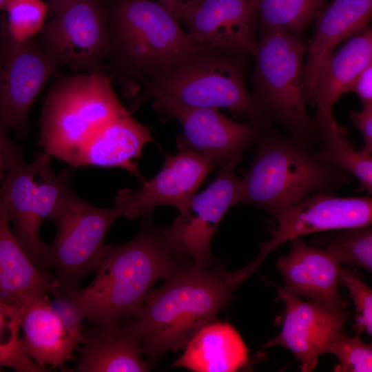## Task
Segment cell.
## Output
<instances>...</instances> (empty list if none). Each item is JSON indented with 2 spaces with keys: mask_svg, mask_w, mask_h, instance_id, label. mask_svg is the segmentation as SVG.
<instances>
[{
  "mask_svg": "<svg viewBox=\"0 0 372 372\" xmlns=\"http://www.w3.org/2000/svg\"><path fill=\"white\" fill-rule=\"evenodd\" d=\"M144 218L138 234L106 245L96 276L86 287L63 296L83 318L111 327L137 316L154 284L181 267L161 229Z\"/></svg>",
  "mask_w": 372,
  "mask_h": 372,
  "instance_id": "1",
  "label": "cell"
},
{
  "mask_svg": "<svg viewBox=\"0 0 372 372\" xmlns=\"http://www.w3.org/2000/svg\"><path fill=\"white\" fill-rule=\"evenodd\" d=\"M147 296L137 316L128 320L149 366L165 353L185 347L230 302L241 282L234 271L181 266Z\"/></svg>",
  "mask_w": 372,
  "mask_h": 372,
  "instance_id": "2",
  "label": "cell"
},
{
  "mask_svg": "<svg viewBox=\"0 0 372 372\" xmlns=\"http://www.w3.org/2000/svg\"><path fill=\"white\" fill-rule=\"evenodd\" d=\"M257 139L255 157L240 179V202L275 216L313 195L333 194L349 183V174L322 159L309 142L262 129Z\"/></svg>",
  "mask_w": 372,
  "mask_h": 372,
  "instance_id": "3",
  "label": "cell"
},
{
  "mask_svg": "<svg viewBox=\"0 0 372 372\" xmlns=\"http://www.w3.org/2000/svg\"><path fill=\"white\" fill-rule=\"evenodd\" d=\"M247 58L224 51L195 46L169 61L143 83V94L131 110L153 95L170 96L185 105L226 108L262 129L271 118L262 110L245 84Z\"/></svg>",
  "mask_w": 372,
  "mask_h": 372,
  "instance_id": "4",
  "label": "cell"
},
{
  "mask_svg": "<svg viewBox=\"0 0 372 372\" xmlns=\"http://www.w3.org/2000/svg\"><path fill=\"white\" fill-rule=\"evenodd\" d=\"M0 211L12 223L14 236L31 260L49 273V247L40 240L39 230L74 194L70 186L72 172L55 173L51 156L44 152L25 163L22 147L10 140L8 130L0 127Z\"/></svg>",
  "mask_w": 372,
  "mask_h": 372,
  "instance_id": "5",
  "label": "cell"
},
{
  "mask_svg": "<svg viewBox=\"0 0 372 372\" xmlns=\"http://www.w3.org/2000/svg\"><path fill=\"white\" fill-rule=\"evenodd\" d=\"M127 111L101 71L62 79L45 99L39 144L51 157L79 167L81 154L91 138Z\"/></svg>",
  "mask_w": 372,
  "mask_h": 372,
  "instance_id": "6",
  "label": "cell"
},
{
  "mask_svg": "<svg viewBox=\"0 0 372 372\" xmlns=\"http://www.w3.org/2000/svg\"><path fill=\"white\" fill-rule=\"evenodd\" d=\"M179 21L151 0H116L110 12L112 70L129 92L195 45Z\"/></svg>",
  "mask_w": 372,
  "mask_h": 372,
  "instance_id": "7",
  "label": "cell"
},
{
  "mask_svg": "<svg viewBox=\"0 0 372 372\" xmlns=\"http://www.w3.org/2000/svg\"><path fill=\"white\" fill-rule=\"evenodd\" d=\"M260 30L254 54L255 99L262 110L298 138L310 143L322 134L309 116L301 37L278 29Z\"/></svg>",
  "mask_w": 372,
  "mask_h": 372,
  "instance_id": "8",
  "label": "cell"
},
{
  "mask_svg": "<svg viewBox=\"0 0 372 372\" xmlns=\"http://www.w3.org/2000/svg\"><path fill=\"white\" fill-rule=\"evenodd\" d=\"M121 216L123 211L117 205L98 207L74 193L53 218L56 233L48 245L49 260L62 296L78 290L82 279L97 271L105 236Z\"/></svg>",
  "mask_w": 372,
  "mask_h": 372,
  "instance_id": "9",
  "label": "cell"
},
{
  "mask_svg": "<svg viewBox=\"0 0 372 372\" xmlns=\"http://www.w3.org/2000/svg\"><path fill=\"white\" fill-rule=\"evenodd\" d=\"M41 36V47L57 66L101 71L110 56V13L101 0H76L53 16Z\"/></svg>",
  "mask_w": 372,
  "mask_h": 372,
  "instance_id": "10",
  "label": "cell"
},
{
  "mask_svg": "<svg viewBox=\"0 0 372 372\" xmlns=\"http://www.w3.org/2000/svg\"><path fill=\"white\" fill-rule=\"evenodd\" d=\"M239 161L220 167L218 176L195 194L163 233L172 253L205 267L212 260L211 242L227 211L240 202V182L235 174Z\"/></svg>",
  "mask_w": 372,
  "mask_h": 372,
  "instance_id": "11",
  "label": "cell"
},
{
  "mask_svg": "<svg viewBox=\"0 0 372 372\" xmlns=\"http://www.w3.org/2000/svg\"><path fill=\"white\" fill-rule=\"evenodd\" d=\"M150 99L158 113L181 124L183 132L177 137L178 152L198 153L220 167L240 161L262 129L234 121L217 108L189 106L162 94Z\"/></svg>",
  "mask_w": 372,
  "mask_h": 372,
  "instance_id": "12",
  "label": "cell"
},
{
  "mask_svg": "<svg viewBox=\"0 0 372 372\" xmlns=\"http://www.w3.org/2000/svg\"><path fill=\"white\" fill-rule=\"evenodd\" d=\"M1 54L0 127L23 136L27 131L31 106L57 65L41 45L32 39L15 40L4 19L1 21Z\"/></svg>",
  "mask_w": 372,
  "mask_h": 372,
  "instance_id": "13",
  "label": "cell"
},
{
  "mask_svg": "<svg viewBox=\"0 0 372 372\" xmlns=\"http://www.w3.org/2000/svg\"><path fill=\"white\" fill-rule=\"evenodd\" d=\"M274 218L277 225L271 239L260 244L257 258L249 264L255 271L269 254L294 238L372 225V196L338 197L333 194H317Z\"/></svg>",
  "mask_w": 372,
  "mask_h": 372,
  "instance_id": "14",
  "label": "cell"
},
{
  "mask_svg": "<svg viewBox=\"0 0 372 372\" xmlns=\"http://www.w3.org/2000/svg\"><path fill=\"white\" fill-rule=\"evenodd\" d=\"M277 299L285 305L282 325L280 333L264 347L287 349L300 362V371L310 372L318 364V358L329 353L332 344L345 333L350 311L302 300L282 287H277Z\"/></svg>",
  "mask_w": 372,
  "mask_h": 372,
  "instance_id": "15",
  "label": "cell"
},
{
  "mask_svg": "<svg viewBox=\"0 0 372 372\" xmlns=\"http://www.w3.org/2000/svg\"><path fill=\"white\" fill-rule=\"evenodd\" d=\"M57 302L54 306L48 296L37 297L17 307L21 340L26 353L38 365L66 371L65 363L73 359L74 349L83 340V320L65 301Z\"/></svg>",
  "mask_w": 372,
  "mask_h": 372,
  "instance_id": "16",
  "label": "cell"
},
{
  "mask_svg": "<svg viewBox=\"0 0 372 372\" xmlns=\"http://www.w3.org/2000/svg\"><path fill=\"white\" fill-rule=\"evenodd\" d=\"M214 166L211 161L194 152L167 154L161 171L149 180H145L140 189L120 190L114 199L116 205L128 218H149L161 205H171L180 211Z\"/></svg>",
  "mask_w": 372,
  "mask_h": 372,
  "instance_id": "17",
  "label": "cell"
},
{
  "mask_svg": "<svg viewBox=\"0 0 372 372\" xmlns=\"http://www.w3.org/2000/svg\"><path fill=\"white\" fill-rule=\"evenodd\" d=\"M182 23L196 46L245 58L256 51V0H203Z\"/></svg>",
  "mask_w": 372,
  "mask_h": 372,
  "instance_id": "18",
  "label": "cell"
},
{
  "mask_svg": "<svg viewBox=\"0 0 372 372\" xmlns=\"http://www.w3.org/2000/svg\"><path fill=\"white\" fill-rule=\"evenodd\" d=\"M287 255L278 258L276 268L281 273L287 292L331 308L348 309V303L339 291L342 265L328 247L319 248L305 243L300 237L291 239Z\"/></svg>",
  "mask_w": 372,
  "mask_h": 372,
  "instance_id": "19",
  "label": "cell"
},
{
  "mask_svg": "<svg viewBox=\"0 0 372 372\" xmlns=\"http://www.w3.org/2000/svg\"><path fill=\"white\" fill-rule=\"evenodd\" d=\"M372 20V0H333L315 20L307 48L304 85L307 105H311L320 72L342 41L363 29Z\"/></svg>",
  "mask_w": 372,
  "mask_h": 372,
  "instance_id": "20",
  "label": "cell"
},
{
  "mask_svg": "<svg viewBox=\"0 0 372 372\" xmlns=\"http://www.w3.org/2000/svg\"><path fill=\"white\" fill-rule=\"evenodd\" d=\"M372 63V25H368L333 52L318 78L312 100L317 126L332 122L333 108L360 73Z\"/></svg>",
  "mask_w": 372,
  "mask_h": 372,
  "instance_id": "21",
  "label": "cell"
},
{
  "mask_svg": "<svg viewBox=\"0 0 372 372\" xmlns=\"http://www.w3.org/2000/svg\"><path fill=\"white\" fill-rule=\"evenodd\" d=\"M0 211V302L19 307L37 297L62 296L54 276L42 271L13 235Z\"/></svg>",
  "mask_w": 372,
  "mask_h": 372,
  "instance_id": "22",
  "label": "cell"
},
{
  "mask_svg": "<svg viewBox=\"0 0 372 372\" xmlns=\"http://www.w3.org/2000/svg\"><path fill=\"white\" fill-rule=\"evenodd\" d=\"M76 361L78 372H144L150 366L143 358L141 342L127 318L111 327L94 326L84 333Z\"/></svg>",
  "mask_w": 372,
  "mask_h": 372,
  "instance_id": "23",
  "label": "cell"
},
{
  "mask_svg": "<svg viewBox=\"0 0 372 372\" xmlns=\"http://www.w3.org/2000/svg\"><path fill=\"white\" fill-rule=\"evenodd\" d=\"M153 141L149 130L130 111L101 128L83 151L79 167H118L134 175L143 183L138 164L143 147Z\"/></svg>",
  "mask_w": 372,
  "mask_h": 372,
  "instance_id": "24",
  "label": "cell"
},
{
  "mask_svg": "<svg viewBox=\"0 0 372 372\" xmlns=\"http://www.w3.org/2000/svg\"><path fill=\"white\" fill-rule=\"evenodd\" d=\"M172 364L195 372H234L248 361V349L238 332L225 322H211L187 343Z\"/></svg>",
  "mask_w": 372,
  "mask_h": 372,
  "instance_id": "25",
  "label": "cell"
},
{
  "mask_svg": "<svg viewBox=\"0 0 372 372\" xmlns=\"http://www.w3.org/2000/svg\"><path fill=\"white\" fill-rule=\"evenodd\" d=\"M327 0H256L258 28L278 29L301 37Z\"/></svg>",
  "mask_w": 372,
  "mask_h": 372,
  "instance_id": "26",
  "label": "cell"
},
{
  "mask_svg": "<svg viewBox=\"0 0 372 372\" xmlns=\"http://www.w3.org/2000/svg\"><path fill=\"white\" fill-rule=\"evenodd\" d=\"M319 129L323 142L318 149L320 157L355 176L372 196V154L355 150L346 129L336 122Z\"/></svg>",
  "mask_w": 372,
  "mask_h": 372,
  "instance_id": "27",
  "label": "cell"
},
{
  "mask_svg": "<svg viewBox=\"0 0 372 372\" xmlns=\"http://www.w3.org/2000/svg\"><path fill=\"white\" fill-rule=\"evenodd\" d=\"M0 365L17 371H49L26 353L20 336L21 318L17 307L0 302Z\"/></svg>",
  "mask_w": 372,
  "mask_h": 372,
  "instance_id": "28",
  "label": "cell"
},
{
  "mask_svg": "<svg viewBox=\"0 0 372 372\" xmlns=\"http://www.w3.org/2000/svg\"><path fill=\"white\" fill-rule=\"evenodd\" d=\"M321 245L334 251L342 264L363 269L372 275V225L340 230L325 236Z\"/></svg>",
  "mask_w": 372,
  "mask_h": 372,
  "instance_id": "29",
  "label": "cell"
},
{
  "mask_svg": "<svg viewBox=\"0 0 372 372\" xmlns=\"http://www.w3.org/2000/svg\"><path fill=\"white\" fill-rule=\"evenodd\" d=\"M6 10L10 33L24 42L41 32L49 8L42 0H10Z\"/></svg>",
  "mask_w": 372,
  "mask_h": 372,
  "instance_id": "30",
  "label": "cell"
},
{
  "mask_svg": "<svg viewBox=\"0 0 372 372\" xmlns=\"http://www.w3.org/2000/svg\"><path fill=\"white\" fill-rule=\"evenodd\" d=\"M329 353L338 360L333 371L372 372V344L364 342L358 333L353 337L342 334L332 344Z\"/></svg>",
  "mask_w": 372,
  "mask_h": 372,
  "instance_id": "31",
  "label": "cell"
},
{
  "mask_svg": "<svg viewBox=\"0 0 372 372\" xmlns=\"http://www.w3.org/2000/svg\"><path fill=\"white\" fill-rule=\"evenodd\" d=\"M340 282L348 290L355 307L353 329L358 334L366 332L372 338V289L355 271L347 268H341Z\"/></svg>",
  "mask_w": 372,
  "mask_h": 372,
  "instance_id": "32",
  "label": "cell"
},
{
  "mask_svg": "<svg viewBox=\"0 0 372 372\" xmlns=\"http://www.w3.org/2000/svg\"><path fill=\"white\" fill-rule=\"evenodd\" d=\"M349 114L354 126L364 139L360 151L364 154H372V103L363 105L360 111H350Z\"/></svg>",
  "mask_w": 372,
  "mask_h": 372,
  "instance_id": "33",
  "label": "cell"
},
{
  "mask_svg": "<svg viewBox=\"0 0 372 372\" xmlns=\"http://www.w3.org/2000/svg\"><path fill=\"white\" fill-rule=\"evenodd\" d=\"M349 92L358 96L362 105L372 103V63L356 78Z\"/></svg>",
  "mask_w": 372,
  "mask_h": 372,
  "instance_id": "34",
  "label": "cell"
},
{
  "mask_svg": "<svg viewBox=\"0 0 372 372\" xmlns=\"http://www.w3.org/2000/svg\"><path fill=\"white\" fill-rule=\"evenodd\" d=\"M179 22L183 21L203 0H157Z\"/></svg>",
  "mask_w": 372,
  "mask_h": 372,
  "instance_id": "35",
  "label": "cell"
},
{
  "mask_svg": "<svg viewBox=\"0 0 372 372\" xmlns=\"http://www.w3.org/2000/svg\"><path fill=\"white\" fill-rule=\"evenodd\" d=\"M76 0H49L48 8L52 16L56 14L65 6Z\"/></svg>",
  "mask_w": 372,
  "mask_h": 372,
  "instance_id": "36",
  "label": "cell"
},
{
  "mask_svg": "<svg viewBox=\"0 0 372 372\" xmlns=\"http://www.w3.org/2000/svg\"><path fill=\"white\" fill-rule=\"evenodd\" d=\"M10 0H0L1 10H6V8Z\"/></svg>",
  "mask_w": 372,
  "mask_h": 372,
  "instance_id": "37",
  "label": "cell"
}]
</instances>
